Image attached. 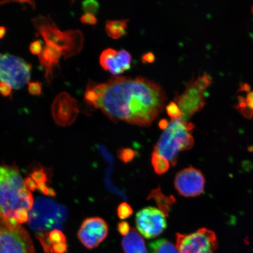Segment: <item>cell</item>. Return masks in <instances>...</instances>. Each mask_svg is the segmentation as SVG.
<instances>
[{
  "mask_svg": "<svg viewBox=\"0 0 253 253\" xmlns=\"http://www.w3.org/2000/svg\"><path fill=\"white\" fill-rule=\"evenodd\" d=\"M106 84L99 109L114 121L148 126L163 112L166 94L154 82L142 77H113Z\"/></svg>",
  "mask_w": 253,
  "mask_h": 253,
  "instance_id": "cell-1",
  "label": "cell"
},
{
  "mask_svg": "<svg viewBox=\"0 0 253 253\" xmlns=\"http://www.w3.org/2000/svg\"><path fill=\"white\" fill-rule=\"evenodd\" d=\"M33 206V194L17 168L0 165V215L24 223L29 220Z\"/></svg>",
  "mask_w": 253,
  "mask_h": 253,
  "instance_id": "cell-2",
  "label": "cell"
},
{
  "mask_svg": "<svg viewBox=\"0 0 253 253\" xmlns=\"http://www.w3.org/2000/svg\"><path fill=\"white\" fill-rule=\"evenodd\" d=\"M33 23L46 45L59 50L65 59L78 54L83 48L84 37L81 31L63 32L51 19L42 15L34 18Z\"/></svg>",
  "mask_w": 253,
  "mask_h": 253,
  "instance_id": "cell-3",
  "label": "cell"
},
{
  "mask_svg": "<svg viewBox=\"0 0 253 253\" xmlns=\"http://www.w3.org/2000/svg\"><path fill=\"white\" fill-rule=\"evenodd\" d=\"M194 125L181 118L172 120L155 145L154 150L175 166L179 152L189 150L194 145Z\"/></svg>",
  "mask_w": 253,
  "mask_h": 253,
  "instance_id": "cell-4",
  "label": "cell"
},
{
  "mask_svg": "<svg viewBox=\"0 0 253 253\" xmlns=\"http://www.w3.org/2000/svg\"><path fill=\"white\" fill-rule=\"evenodd\" d=\"M213 83L210 75L204 74L197 79L193 78L186 84L184 91L176 95L174 99L182 114L181 118L186 122L196 113L204 108L206 104L205 93Z\"/></svg>",
  "mask_w": 253,
  "mask_h": 253,
  "instance_id": "cell-5",
  "label": "cell"
},
{
  "mask_svg": "<svg viewBox=\"0 0 253 253\" xmlns=\"http://www.w3.org/2000/svg\"><path fill=\"white\" fill-rule=\"evenodd\" d=\"M0 253H36L31 237L21 224L0 215Z\"/></svg>",
  "mask_w": 253,
  "mask_h": 253,
  "instance_id": "cell-6",
  "label": "cell"
},
{
  "mask_svg": "<svg viewBox=\"0 0 253 253\" xmlns=\"http://www.w3.org/2000/svg\"><path fill=\"white\" fill-rule=\"evenodd\" d=\"M31 70L32 65L23 59L8 53L0 54V82L20 89L28 83Z\"/></svg>",
  "mask_w": 253,
  "mask_h": 253,
  "instance_id": "cell-7",
  "label": "cell"
},
{
  "mask_svg": "<svg viewBox=\"0 0 253 253\" xmlns=\"http://www.w3.org/2000/svg\"><path fill=\"white\" fill-rule=\"evenodd\" d=\"M217 245L215 234L207 229H199L191 235H176L178 253H214Z\"/></svg>",
  "mask_w": 253,
  "mask_h": 253,
  "instance_id": "cell-8",
  "label": "cell"
},
{
  "mask_svg": "<svg viewBox=\"0 0 253 253\" xmlns=\"http://www.w3.org/2000/svg\"><path fill=\"white\" fill-rule=\"evenodd\" d=\"M136 226L145 238L154 239L167 229L165 214L156 208L142 209L136 214Z\"/></svg>",
  "mask_w": 253,
  "mask_h": 253,
  "instance_id": "cell-9",
  "label": "cell"
},
{
  "mask_svg": "<svg viewBox=\"0 0 253 253\" xmlns=\"http://www.w3.org/2000/svg\"><path fill=\"white\" fill-rule=\"evenodd\" d=\"M108 231V226L102 218L89 217L82 223L78 236L82 244L88 249H92L105 240Z\"/></svg>",
  "mask_w": 253,
  "mask_h": 253,
  "instance_id": "cell-10",
  "label": "cell"
},
{
  "mask_svg": "<svg viewBox=\"0 0 253 253\" xmlns=\"http://www.w3.org/2000/svg\"><path fill=\"white\" fill-rule=\"evenodd\" d=\"M174 185L177 191L183 197H197L204 191L205 179L199 170L190 167L176 174Z\"/></svg>",
  "mask_w": 253,
  "mask_h": 253,
  "instance_id": "cell-11",
  "label": "cell"
},
{
  "mask_svg": "<svg viewBox=\"0 0 253 253\" xmlns=\"http://www.w3.org/2000/svg\"><path fill=\"white\" fill-rule=\"evenodd\" d=\"M79 113L77 100L68 93H60L53 100L52 114L57 124L61 126H70L75 122Z\"/></svg>",
  "mask_w": 253,
  "mask_h": 253,
  "instance_id": "cell-12",
  "label": "cell"
},
{
  "mask_svg": "<svg viewBox=\"0 0 253 253\" xmlns=\"http://www.w3.org/2000/svg\"><path fill=\"white\" fill-rule=\"evenodd\" d=\"M132 57L125 49L117 51L112 48L106 49L101 53L99 62L105 71L113 75H119L131 68Z\"/></svg>",
  "mask_w": 253,
  "mask_h": 253,
  "instance_id": "cell-13",
  "label": "cell"
},
{
  "mask_svg": "<svg viewBox=\"0 0 253 253\" xmlns=\"http://www.w3.org/2000/svg\"><path fill=\"white\" fill-rule=\"evenodd\" d=\"M62 55L59 50L48 45L44 46L39 55L40 65L45 69V77L49 84H51L54 69L59 66V59Z\"/></svg>",
  "mask_w": 253,
  "mask_h": 253,
  "instance_id": "cell-14",
  "label": "cell"
},
{
  "mask_svg": "<svg viewBox=\"0 0 253 253\" xmlns=\"http://www.w3.org/2000/svg\"><path fill=\"white\" fill-rule=\"evenodd\" d=\"M122 247L125 253H148L144 239L134 228L123 237Z\"/></svg>",
  "mask_w": 253,
  "mask_h": 253,
  "instance_id": "cell-15",
  "label": "cell"
},
{
  "mask_svg": "<svg viewBox=\"0 0 253 253\" xmlns=\"http://www.w3.org/2000/svg\"><path fill=\"white\" fill-rule=\"evenodd\" d=\"M106 88V84H96L89 81L84 94V100L95 108H99V104Z\"/></svg>",
  "mask_w": 253,
  "mask_h": 253,
  "instance_id": "cell-16",
  "label": "cell"
},
{
  "mask_svg": "<svg viewBox=\"0 0 253 253\" xmlns=\"http://www.w3.org/2000/svg\"><path fill=\"white\" fill-rule=\"evenodd\" d=\"M147 199H153L159 207L160 210L165 214L166 216H169L170 208L176 201L172 196L167 197L164 195L160 188L153 190Z\"/></svg>",
  "mask_w": 253,
  "mask_h": 253,
  "instance_id": "cell-17",
  "label": "cell"
},
{
  "mask_svg": "<svg viewBox=\"0 0 253 253\" xmlns=\"http://www.w3.org/2000/svg\"><path fill=\"white\" fill-rule=\"evenodd\" d=\"M128 20L106 21V31L109 37L118 40L126 34Z\"/></svg>",
  "mask_w": 253,
  "mask_h": 253,
  "instance_id": "cell-18",
  "label": "cell"
},
{
  "mask_svg": "<svg viewBox=\"0 0 253 253\" xmlns=\"http://www.w3.org/2000/svg\"><path fill=\"white\" fill-rule=\"evenodd\" d=\"M237 100L238 103L235 106V109L245 118L252 119L253 118V90L247 93L246 96H239Z\"/></svg>",
  "mask_w": 253,
  "mask_h": 253,
  "instance_id": "cell-19",
  "label": "cell"
},
{
  "mask_svg": "<svg viewBox=\"0 0 253 253\" xmlns=\"http://www.w3.org/2000/svg\"><path fill=\"white\" fill-rule=\"evenodd\" d=\"M148 253H178V252L172 243L163 239L150 243Z\"/></svg>",
  "mask_w": 253,
  "mask_h": 253,
  "instance_id": "cell-20",
  "label": "cell"
},
{
  "mask_svg": "<svg viewBox=\"0 0 253 253\" xmlns=\"http://www.w3.org/2000/svg\"><path fill=\"white\" fill-rule=\"evenodd\" d=\"M151 163L156 173L161 175L165 173L169 169V163L156 150H154L151 157Z\"/></svg>",
  "mask_w": 253,
  "mask_h": 253,
  "instance_id": "cell-21",
  "label": "cell"
},
{
  "mask_svg": "<svg viewBox=\"0 0 253 253\" xmlns=\"http://www.w3.org/2000/svg\"><path fill=\"white\" fill-rule=\"evenodd\" d=\"M132 213H133V211H132L131 206L126 202H123L118 207V215L120 219H126L131 216Z\"/></svg>",
  "mask_w": 253,
  "mask_h": 253,
  "instance_id": "cell-22",
  "label": "cell"
},
{
  "mask_svg": "<svg viewBox=\"0 0 253 253\" xmlns=\"http://www.w3.org/2000/svg\"><path fill=\"white\" fill-rule=\"evenodd\" d=\"M136 156V151L131 148H122L118 152V157L123 162H130Z\"/></svg>",
  "mask_w": 253,
  "mask_h": 253,
  "instance_id": "cell-23",
  "label": "cell"
},
{
  "mask_svg": "<svg viewBox=\"0 0 253 253\" xmlns=\"http://www.w3.org/2000/svg\"><path fill=\"white\" fill-rule=\"evenodd\" d=\"M82 8L86 14H96L99 9V4L94 0H87L82 2Z\"/></svg>",
  "mask_w": 253,
  "mask_h": 253,
  "instance_id": "cell-24",
  "label": "cell"
},
{
  "mask_svg": "<svg viewBox=\"0 0 253 253\" xmlns=\"http://www.w3.org/2000/svg\"><path fill=\"white\" fill-rule=\"evenodd\" d=\"M167 112L172 120L181 118L182 114L179 107L175 102H171L166 107Z\"/></svg>",
  "mask_w": 253,
  "mask_h": 253,
  "instance_id": "cell-25",
  "label": "cell"
},
{
  "mask_svg": "<svg viewBox=\"0 0 253 253\" xmlns=\"http://www.w3.org/2000/svg\"><path fill=\"white\" fill-rule=\"evenodd\" d=\"M28 91L33 96L42 93V84L40 82H28Z\"/></svg>",
  "mask_w": 253,
  "mask_h": 253,
  "instance_id": "cell-26",
  "label": "cell"
},
{
  "mask_svg": "<svg viewBox=\"0 0 253 253\" xmlns=\"http://www.w3.org/2000/svg\"><path fill=\"white\" fill-rule=\"evenodd\" d=\"M43 49L42 43L40 40H36L31 43L30 51L34 55H40Z\"/></svg>",
  "mask_w": 253,
  "mask_h": 253,
  "instance_id": "cell-27",
  "label": "cell"
},
{
  "mask_svg": "<svg viewBox=\"0 0 253 253\" xmlns=\"http://www.w3.org/2000/svg\"><path fill=\"white\" fill-rule=\"evenodd\" d=\"M81 22L84 24L95 25L97 24V20L93 14H85L81 17Z\"/></svg>",
  "mask_w": 253,
  "mask_h": 253,
  "instance_id": "cell-28",
  "label": "cell"
},
{
  "mask_svg": "<svg viewBox=\"0 0 253 253\" xmlns=\"http://www.w3.org/2000/svg\"><path fill=\"white\" fill-rule=\"evenodd\" d=\"M50 252L52 253H65L67 252L66 243H58L50 247Z\"/></svg>",
  "mask_w": 253,
  "mask_h": 253,
  "instance_id": "cell-29",
  "label": "cell"
},
{
  "mask_svg": "<svg viewBox=\"0 0 253 253\" xmlns=\"http://www.w3.org/2000/svg\"><path fill=\"white\" fill-rule=\"evenodd\" d=\"M118 230L120 235L125 236L128 235L129 231H130V227H129V224L127 221H122L119 223Z\"/></svg>",
  "mask_w": 253,
  "mask_h": 253,
  "instance_id": "cell-30",
  "label": "cell"
},
{
  "mask_svg": "<svg viewBox=\"0 0 253 253\" xmlns=\"http://www.w3.org/2000/svg\"><path fill=\"white\" fill-rule=\"evenodd\" d=\"M12 91V87L10 85L0 82V94L4 97L9 96Z\"/></svg>",
  "mask_w": 253,
  "mask_h": 253,
  "instance_id": "cell-31",
  "label": "cell"
},
{
  "mask_svg": "<svg viewBox=\"0 0 253 253\" xmlns=\"http://www.w3.org/2000/svg\"><path fill=\"white\" fill-rule=\"evenodd\" d=\"M155 59V55L152 52H148L147 53H145L144 55H142L141 58V61L144 63H151L154 62Z\"/></svg>",
  "mask_w": 253,
  "mask_h": 253,
  "instance_id": "cell-32",
  "label": "cell"
},
{
  "mask_svg": "<svg viewBox=\"0 0 253 253\" xmlns=\"http://www.w3.org/2000/svg\"><path fill=\"white\" fill-rule=\"evenodd\" d=\"M169 123L167 120L162 119L160 122L158 126H159V127L161 129H164V130H165V129L168 127V126H169Z\"/></svg>",
  "mask_w": 253,
  "mask_h": 253,
  "instance_id": "cell-33",
  "label": "cell"
},
{
  "mask_svg": "<svg viewBox=\"0 0 253 253\" xmlns=\"http://www.w3.org/2000/svg\"><path fill=\"white\" fill-rule=\"evenodd\" d=\"M6 33V28L4 27H0V40L4 38Z\"/></svg>",
  "mask_w": 253,
  "mask_h": 253,
  "instance_id": "cell-34",
  "label": "cell"
},
{
  "mask_svg": "<svg viewBox=\"0 0 253 253\" xmlns=\"http://www.w3.org/2000/svg\"><path fill=\"white\" fill-rule=\"evenodd\" d=\"M252 12H253V8H252Z\"/></svg>",
  "mask_w": 253,
  "mask_h": 253,
  "instance_id": "cell-35",
  "label": "cell"
}]
</instances>
